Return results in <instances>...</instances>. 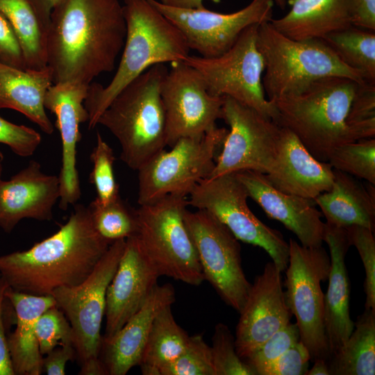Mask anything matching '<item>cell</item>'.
Returning <instances> with one entry per match:
<instances>
[{
  "label": "cell",
  "instance_id": "cell-1",
  "mask_svg": "<svg viewBox=\"0 0 375 375\" xmlns=\"http://www.w3.org/2000/svg\"><path fill=\"white\" fill-rule=\"evenodd\" d=\"M126 34L119 0H61L51 11L47 32L53 83L89 85L100 74L112 72Z\"/></svg>",
  "mask_w": 375,
  "mask_h": 375
},
{
  "label": "cell",
  "instance_id": "cell-2",
  "mask_svg": "<svg viewBox=\"0 0 375 375\" xmlns=\"http://www.w3.org/2000/svg\"><path fill=\"white\" fill-rule=\"evenodd\" d=\"M110 244L94 228L88 207L77 204L54 234L28 249L0 256V274L13 290L51 295L85 281Z\"/></svg>",
  "mask_w": 375,
  "mask_h": 375
},
{
  "label": "cell",
  "instance_id": "cell-3",
  "mask_svg": "<svg viewBox=\"0 0 375 375\" xmlns=\"http://www.w3.org/2000/svg\"><path fill=\"white\" fill-rule=\"evenodd\" d=\"M126 34L117 71L106 85L92 82L84 106L88 128H94L103 112L130 82L151 66L183 62L190 48L182 33L148 0H124Z\"/></svg>",
  "mask_w": 375,
  "mask_h": 375
},
{
  "label": "cell",
  "instance_id": "cell-4",
  "mask_svg": "<svg viewBox=\"0 0 375 375\" xmlns=\"http://www.w3.org/2000/svg\"><path fill=\"white\" fill-rule=\"evenodd\" d=\"M167 72L165 63L147 69L115 96L97 122L118 140L122 160L136 171L167 146L161 88Z\"/></svg>",
  "mask_w": 375,
  "mask_h": 375
},
{
  "label": "cell",
  "instance_id": "cell-5",
  "mask_svg": "<svg viewBox=\"0 0 375 375\" xmlns=\"http://www.w3.org/2000/svg\"><path fill=\"white\" fill-rule=\"evenodd\" d=\"M358 83L345 77H324L300 93L272 100L277 124L292 132L317 160L328 162L337 147L354 142L347 118Z\"/></svg>",
  "mask_w": 375,
  "mask_h": 375
},
{
  "label": "cell",
  "instance_id": "cell-6",
  "mask_svg": "<svg viewBox=\"0 0 375 375\" xmlns=\"http://www.w3.org/2000/svg\"><path fill=\"white\" fill-rule=\"evenodd\" d=\"M256 44L264 60L262 87L270 101L300 93L324 77L366 81L361 72L342 62L322 39L293 40L266 22L258 25Z\"/></svg>",
  "mask_w": 375,
  "mask_h": 375
},
{
  "label": "cell",
  "instance_id": "cell-7",
  "mask_svg": "<svg viewBox=\"0 0 375 375\" xmlns=\"http://www.w3.org/2000/svg\"><path fill=\"white\" fill-rule=\"evenodd\" d=\"M186 196L167 194L135 210L136 237L160 276L191 285L205 280L185 221Z\"/></svg>",
  "mask_w": 375,
  "mask_h": 375
},
{
  "label": "cell",
  "instance_id": "cell-8",
  "mask_svg": "<svg viewBox=\"0 0 375 375\" xmlns=\"http://www.w3.org/2000/svg\"><path fill=\"white\" fill-rule=\"evenodd\" d=\"M126 239L111 243L92 273L81 283L60 287L51 294L74 333V345L81 375H108L99 359L101 328L107 288L116 272Z\"/></svg>",
  "mask_w": 375,
  "mask_h": 375
},
{
  "label": "cell",
  "instance_id": "cell-9",
  "mask_svg": "<svg viewBox=\"0 0 375 375\" xmlns=\"http://www.w3.org/2000/svg\"><path fill=\"white\" fill-rule=\"evenodd\" d=\"M227 133L225 128L215 126L201 138H181L170 151L164 149L153 156L137 170L139 205L167 194L189 195L210 174Z\"/></svg>",
  "mask_w": 375,
  "mask_h": 375
},
{
  "label": "cell",
  "instance_id": "cell-10",
  "mask_svg": "<svg viewBox=\"0 0 375 375\" xmlns=\"http://www.w3.org/2000/svg\"><path fill=\"white\" fill-rule=\"evenodd\" d=\"M284 285L288 306L297 320L300 340L310 361L330 358L324 324V293L321 283L328 280L330 256L322 246L307 247L292 238Z\"/></svg>",
  "mask_w": 375,
  "mask_h": 375
},
{
  "label": "cell",
  "instance_id": "cell-11",
  "mask_svg": "<svg viewBox=\"0 0 375 375\" xmlns=\"http://www.w3.org/2000/svg\"><path fill=\"white\" fill-rule=\"evenodd\" d=\"M259 24L247 28L223 54L205 58L189 55L183 62L203 78L210 94L231 97L277 123L278 110L266 98L262 83L264 60L257 44Z\"/></svg>",
  "mask_w": 375,
  "mask_h": 375
},
{
  "label": "cell",
  "instance_id": "cell-12",
  "mask_svg": "<svg viewBox=\"0 0 375 375\" xmlns=\"http://www.w3.org/2000/svg\"><path fill=\"white\" fill-rule=\"evenodd\" d=\"M188 205L203 210L225 225L238 240L263 249L283 273L289 260V243L261 222L247 205V191L235 173L200 181Z\"/></svg>",
  "mask_w": 375,
  "mask_h": 375
},
{
  "label": "cell",
  "instance_id": "cell-13",
  "mask_svg": "<svg viewBox=\"0 0 375 375\" xmlns=\"http://www.w3.org/2000/svg\"><path fill=\"white\" fill-rule=\"evenodd\" d=\"M221 119L230 129L206 179L242 170L269 174L275 163L281 126L228 97H224Z\"/></svg>",
  "mask_w": 375,
  "mask_h": 375
},
{
  "label": "cell",
  "instance_id": "cell-14",
  "mask_svg": "<svg viewBox=\"0 0 375 375\" xmlns=\"http://www.w3.org/2000/svg\"><path fill=\"white\" fill-rule=\"evenodd\" d=\"M185 221L205 280L228 306L240 312L251 283L242 269L239 240L225 225L206 210L192 212L186 210Z\"/></svg>",
  "mask_w": 375,
  "mask_h": 375
},
{
  "label": "cell",
  "instance_id": "cell-15",
  "mask_svg": "<svg viewBox=\"0 0 375 375\" xmlns=\"http://www.w3.org/2000/svg\"><path fill=\"white\" fill-rule=\"evenodd\" d=\"M182 33L190 49L212 58L227 51L249 26L272 19L274 0H251L242 9L222 13L203 8H178L148 0Z\"/></svg>",
  "mask_w": 375,
  "mask_h": 375
},
{
  "label": "cell",
  "instance_id": "cell-16",
  "mask_svg": "<svg viewBox=\"0 0 375 375\" xmlns=\"http://www.w3.org/2000/svg\"><path fill=\"white\" fill-rule=\"evenodd\" d=\"M162 84L167 146L184 138H201L222 117L224 97L212 95L201 74L183 62L172 63Z\"/></svg>",
  "mask_w": 375,
  "mask_h": 375
},
{
  "label": "cell",
  "instance_id": "cell-17",
  "mask_svg": "<svg viewBox=\"0 0 375 375\" xmlns=\"http://www.w3.org/2000/svg\"><path fill=\"white\" fill-rule=\"evenodd\" d=\"M282 272L272 262L258 275L239 312L235 343L244 360L276 332L290 323L292 314L283 289Z\"/></svg>",
  "mask_w": 375,
  "mask_h": 375
},
{
  "label": "cell",
  "instance_id": "cell-18",
  "mask_svg": "<svg viewBox=\"0 0 375 375\" xmlns=\"http://www.w3.org/2000/svg\"><path fill=\"white\" fill-rule=\"evenodd\" d=\"M160 276L136 235L126 239L123 253L106 291L103 338L114 335L141 308Z\"/></svg>",
  "mask_w": 375,
  "mask_h": 375
},
{
  "label": "cell",
  "instance_id": "cell-19",
  "mask_svg": "<svg viewBox=\"0 0 375 375\" xmlns=\"http://www.w3.org/2000/svg\"><path fill=\"white\" fill-rule=\"evenodd\" d=\"M89 85L77 82L53 83L48 89L44 106L56 117V126L62 142V165L60 180L59 207L67 210L81 196L76 168V147L81 139L79 126L88 122L84 106Z\"/></svg>",
  "mask_w": 375,
  "mask_h": 375
},
{
  "label": "cell",
  "instance_id": "cell-20",
  "mask_svg": "<svg viewBox=\"0 0 375 375\" xmlns=\"http://www.w3.org/2000/svg\"><path fill=\"white\" fill-rule=\"evenodd\" d=\"M245 187L249 197L267 214L282 223L307 247H317L324 242L326 223L314 200L284 193L274 188L266 175L256 171L235 172Z\"/></svg>",
  "mask_w": 375,
  "mask_h": 375
},
{
  "label": "cell",
  "instance_id": "cell-21",
  "mask_svg": "<svg viewBox=\"0 0 375 375\" xmlns=\"http://www.w3.org/2000/svg\"><path fill=\"white\" fill-rule=\"evenodd\" d=\"M60 194L58 176L44 174L31 160L9 180H0V228L10 233L24 218L51 220Z\"/></svg>",
  "mask_w": 375,
  "mask_h": 375
},
{
  "label": "cell",
  "instance_id": "cell-22",
  "mask_svg": "<svg viewBox=\"0 0 375 375\" xmlns=\"http://www.w3.org/2000/svg\"><path fill=\"white\" fill-rule=\"evenodd\" d=\"M265 175L278 190L312 200L328 191L334 178L328 162L317 160L292 132L281 126L275 163Z\"/></svg>",
  "mask_w": 375,
  "mask_h": 375
},
{
  "label": "cell",
  "instance_id": "cell-23",
  "mask_svg": "<svg viewBox=\"0 0 375 375\" xmlns=\"http://www.w3.org/2000/svg\"><path fill=\"white\" fill-rule=\"evenodd\" d=\"M175 301L170 284L157 285L141 308L114 335L102 337L99 359L108 375H125L139 365L156 315Z\"/></svg>",
  "mask_w": 375,
  "mask_h": 375
},
{
  "label": "cell",
  "instance_id": "cell-24",
  "mask_svg": "<svg viewBox=\"0 0 375 375\" xmlns=\"http://www.w3.org/2000/svg\"><path fill=\"white\" fill-rule=\"evenodd\" d=\"M326 223L324 242L328 247L331 268L324 295V324L330 352L335 354L354 327L349 310L350 283L345 257L351 244L345 228Z\"/></svg>",
  "mask_w": 375,
  "mask_h": 375
},
{
  "label": "cell",
  "instance_id": "cell-25",
  "mask_svg": "<svg viewBox=\"0 0 375 375\" xmlns=\"http://www.w3.org/2000/svg\"><path fill=\"white\" fill-rule=\"evenodd\" d=\"M6 296L15 312L16 327L8 337L15 375H40L43 372V356L36 336L37 321L46 310L56 306V301L52 295H33L10 288Z\"/></svg>",
  "mask_w": 375,
  "mask_h": 375
},
{
  "label": "cell",
  "instance_id": "cell-26",
  "mask_svg": "<svg viewBox=\"0 0 375 375\" xmlns=\"http://www.w3.org/2000/svg\"><path fill=\"white\" fill-rule=\"evenodd\" d=\"M291 8L269 22L296 40L322 39L352 25L353 0H289Z\"/></svg>",
  "mask_w": 375,
  "mask_h": 375
},
{
  "label": "cell",
  "instance_id": "cell-27",
  "mask_svg": "<svg viewBox=\"0 0 375 375\" xmlns=\"http://www.w3.org/2000/svg\"><path fill=\"white\" fill-rule=\"evenodd\" d=\"M334 178L328 191L317 196V205L326 223L342 228L359 225L374 231L375 188L356 177L333 169Z\"/></svg>",
  "mask_w": 375,
  "mask_h": 375
},
{
  "label": "cell",
  "instance_id": "cell-28",
  "mask_svg": "<svg viewBox=\"0 0 375 375\" xmlns=\"http://www.w3.org/2000/svg\"><path fill=\"white\" fill-rule=\"evenodd\" d=\"M52 84L48 66L28 70L0 62V110H15L51 135L54 128L46 112L44 98Z\"/></svg>",
  "mask_w": 375,
  "mask_h": 375
},
{
  "label": "cell",
  "instance_id": "cell-29",
  "mask_svg": "<svg viewBox=\"0 0 375 375\" xmlns=\"http://www.w3.org/2000/svg\"><path fill=\"white\" fill-rule=\"evenodd\" d=\"M0 11L10 22L21 46L26 69L47 67L49 24L30 0H0Z\"/></svg>",
  "mask_w": 375,
  "mask_h": 375
},
{
  "label": "cell",
  "instance_id": "cell-30",
  "mask_svg": "<svg viewBox=\"0 0 375 375\" xmlns=\"http://www.w3.org/2000/svg\"><path fill=\"white\" fill-rule=\"evenodd\" d=\"M330 375L375 374V309H365L352 333L328 360Z\"/></svg>",
  "mask_w": 375,
  "mask_h": 375
},
{
  "label": "cell",
  "instance_id": "cell-31",
  "mask_svg": "<svg viewBox=\"0 0 375 375\" xmlns=\"http://www.w3.org/2000/svg\"><path fill=\"white\" fill-rule=\"evenodd\" d=\"M190 336L176 323L172 305L155 317L139 366L144 375H160L162 368L174 362L186 347Z\"/></svg>",
  "mask_w": 375,
  "mask_h": 375
},
{
  "label": "cell",
  "instance_id": "cell-32",
  "mask_svg": "<svg viewBox=\"0 0 375 375\" xmlns=\"http://www.w3.org/2000/svg\"><path fill=\"white\" fill-rule=\"evenodd\" d=\"M349 67L375 82V32L351 26L322 38Z\"/></svg>",
  "mask_w": 375,
  "mask_h": 375
},
{
  "label": "cell",
  "instance_id": "cell-33",
  "mask_svg": "<svg viewBox=\"0 0 375 375\" xmlns=\"http://www.w3.org/2000/svg\"><path fill=\"white\" fill-rule=\"evenodd\" d=\"M88 207L94 228L110 243L136 235L135 210L126 204L121 197L106 204L94 199Z\"/></svg>",
  "mask_w": 375,
  "mask_h": 375
},
{
  "label": "cell",
  "instance_id": "cell-34",
  "mask_svg": "<svg viewBox=\"0 0 375 375\" xmlns=\"http://www.w3.org/2000/svg\"><path fill=\"white\" fill-rule=\"evenodd\" d=\"M328 162L333 169L375 185V139H362L337 147Z\"/></svg>",
  "mask_w": 375,
  "mask_h": 375
},
{
  "label": "cell",
  "instance_id": "cell-35",
  "mask_svg": "<svg viewBox=\"0 0 375 375\" xmlns=\"http://www.w3.org/2000/svg\"><path fill=\"white\" fill-rule=\"evenodd\" d=\"M90 159L93 167L89 179L97 192L94 199L101 204H106L120 197L114 174V153L99 132L97 133V144L91 153Z\"/></svg>",
  "mask_w": 375,
  "mask_h": 375
},
{
  "label": "cell",
  "instance_id": "cell-36",
  "mask_svg": "<svg viewBox=\"0 0 375 375\" xmlns=\"http://www.w3.org/2000/svg\"><path fill=\"white\" fill-rule=\"evenodd\" d=\"M347 125L354 142L375 137V82L358 83Z\"/></svg>",
  "mask_w": 375,
  "mask_h": 375
},
{
  "label": "cell",
  "instance_id": "cell-37",
  "mask_svg": "<svg viewBox=\"0 0 375 375\" xmlns=\"http://www.w3.org/2000/svg\"><path fill=\"white\" fill-rule=\"evenodd\" d=\"M211 353L215 375H256L238 354L235 338L228 327L219 323L215 327Z\"/></svg>",
  "mask_w": 375,
  "mask_h": 375
},
{
  "label": "cell",
  "instance_id": "cell-38",
  "mask_svg": "<svg viewBox=\"0 0 375 375\" xmlns=\"http://www.w3.org/2000/svg\"><path fill=\"white\" fill-rule=\"evenodd\" d=\"M160 375H215L211 348L203 335L190 336L185 349L161 369Z\"/></svg>",
  "mask_w": 375,
  "mask_h": 375
},
{
  "label": "cell",
  "instance_id": "cell-39",
  "mask_svg": "<svg viewBox=\"0 0 375 375\" xmlns=\"http://www.w3.org/2000/svg\"><path fill=\"white\" fill-rule=\"evenodd\" d=\"M36 336L42 356L47 355L57 345H74V333L70 323L56 306L48 308L39 317Z\"/></svg>",
  "mask_w": 375,
  "mask_h": 375
},
{
  "label": "cell",
  "instance_id": "cell-40",
  "mask_svg": "<svg viewBox=\"0 0 375 375\" xmlns=\"http://www.w3.org/2000/svg\"><path fill=\"white\" fill-rule=\"evenodd\" d=\"M351 246H354L362 262L365 278V309H375V238L374 231L359 225L346 228Z\"/></svg>",
  "mask_w": 375,
  "mask_h": 375
},
{
  "label": "cell",
  "instance_id": "cell-41",
  "mask_svg": "<svg viewBox=\"0 0 375 375\" xmlns=\"http://www.w3.org/2000/svg\"><path fill=\"white\" fill-rule=\"evenodd\" d=\"M300 340L297 324L290 323L253 351L244 360L258 372L274 361Z\"/></svg>",
  "mask_w": 375,
  "mask_h": 375
},
{
  "label": "cell",
  "instance_id": "cell-42",
  "mask_svg": "<svg viewBox=\"0 0 375 375\" xmlns=\"http://www.w3.org/2000/svg\"><path fill=\"white\" fill-rule=\"evenodd\" d=\"M40 134L24 125L13 124L0 116V143L22 157H29L41 143Z\"/></svg>",
  "mask_w": 375,
  "mask_h": 375
},
{
  "label": "cell",
  "instance_id": "cell-43",
  "mask_svg": "<svg viewBox=\"0 0 375 375\" xmlns=\"http://www.w3.org/2000/svg\"><path fill=\"white\" fill-rule=\"evenodd\" d=\"M310 355L299 340L274 361L258 372V375H306Z\"/></svg>",
  "mask_w": 375,
  "mask_h": 375
},
{
  "label": "cell",
  "instance_id": "cell-44",
  "mask_svg": "<svg viewBox=\"0 0 375 375\" xmlns=\"http://www.w3.org/2000/svg\"><path fill=\"white\" fill-rule=\"evenodd\" d=\"M0 62L26 69L24 58L19 41L8 19L1 11Z\"/></svg>",
  "mask_w": 375,
  "mask_h": 375
},
{
  "label": "cell",
  "instance_id": "cell-45",
  "mask_svg": "<svg viewBox=\"0 0 375 375\" xmlns=\"http://www.w3.org/2000/svg\"><path fill=\"white\" fill-rule=\"evenodd\" d=\"M8 288L7 282L0 274V375H15L6 332L5 317L8 302L6 292Z\"/></svg>",
  "mask_w": 375,
  "mask_h": 375
},
{
  "label": "cell",
  "instance_id": "cell-46",
  "mask_svg": "<svg viewBox=\"0 0 375 375\" xmlns=\"http://www.w3.org/2000/svg\"><path fill=\"white\" fill-rule=\"evenodd\" d=\"M43 357V372L48 375H65L68 361L76 359L75 347L72 344L60 345Z\"/></svg>",
  "mask_w": 375,
  "mask_h": 375
},
{
  "label": "cell",
  "instance_id": "cell-47",
  "mask_svg": "<svg viewBox=\"0 0 375 375\" xmlns=\"http://www.w3.org/2000/svg\"><path fill=\"white\" fill-rule=\"evenodd\" d=\"M352 25L375 31V0H353Z\"/></svg>",
  "mask_w": 375,
  "mask_h": 375
},
{
  "label": "cell",
  "instance_id": "cell-48",
  "mask_svg": "<svg viewBox=\"0 0 375 375\" xmlns=\"http://www.w3.org/2000/svg\"><path fill=\"white\" fill-rule=\"evenodd\" d=\"M43 19L49 25L50 15L53 8L61 0H30Z\"/></svg>",
  "mask_w": 375,
  "mask_h": 375
},
{
  "label": "cell",
  "instance_id": "cell-49",
  "mask_svg": "<svg viewBox=\"0 0 375 375\" xmlns=\"http://www.w3.org/2000/svg\"><path fill=\"white\" fill-rule=\"evenodd\" d=\"M163 5L178 8H203V0H160Z\"/></svg>",
  "mask_w": 375,
  "mask_h": 375
},
{
  "label": "cell",
  "instance_id": "cell-50",
  "mask_svg": "<svg viewBox=\"0 0 375 375\" xmlns=\"http://www.w3.org/2000/svg\"><path fill=\"white\" fill-rule=\"evenodd\" d=\"M310 369L306 375H330L327 360L322 358L315 360Z\"/></svg>",
  "mask_w": 375,
  "mask_h": 375
},
{
  "label": "cell",
  "instance_id": "cell-51",
  "mask_svg": "<svg viewBox=\"0 0 375 375\" xmlns=\"http://www.w3.org/2000/svg\"><path fill=\"white\" fill-rule=\"evenodd\" d=\"M276 3L281 10L285 8L287 5V0H274Z\"/></svg>",
  "mask_w": 375,
  "mask_h": 375
},
{
  "label": "cell",
  "instance_id": "cell-52",
  "mask_svg": "<svg viewBox=\"0 0 375 375\" xmlns=\"http://www.w3.org/2000/svg\"><path fill=\"white\" fill-rule=\"evenodd\" d=\"M2 172H3L2 162H0V180H1Z\"/></svg>",
  "mask_w": 375,
  "mask_h": 375
},
{
  "label": "cell",
  "instance_id": "cell-53",
  "mask_svg": "<svg viewBox=\"0 0 375 375\" xmlns=\"http://www.w3.org/2000/svg\"><path fill=\"white\" fill-rule=\"evenodd\" d=\"M3 160V155L2 152L0 151V162H2Z\"/></svg>",
  "mask_w": 375,
  "mask_h": 375
}]
</instances>
